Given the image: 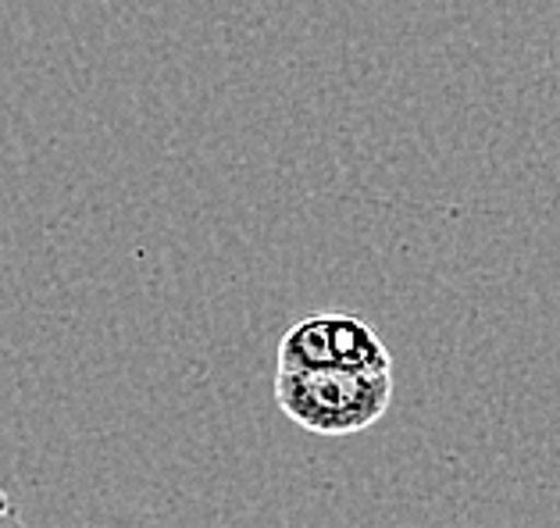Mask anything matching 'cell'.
<instances>
[{
    "instance_id": "1",
    "label": "cell",
    "mask_w": 560,
    "mask_h": 528,
    "mask_svg": "<svg viewBox=\"0 0 560 528\" xmlns=\"http://www.w3.org/2000/svg\"><path fill=\"white\" fill-rule=\"evenodd\" d=\"M393 400V372L307 368L276 372V403L314 436H353L372 429Z\"/></svg>"
},
{
    "instance_id": "3",
    "label": "cell",
    "mask_w": 560,
    "mask_h": 528,
    "mask_svg": "<svg viewBox=\"0 0 560 528\" xmlns=\"http://www.w3.org/2000/svg\"><path fill=\"white\" fill-rule=\"evenodd\" d=\"M307 368H332L329 315L300 318L279 343V372H307Z\"/></svg>"
},
{
    "instance_id": "2",
    "label": "cell",
    "mask_w": 560,
    "mask_h": 528,
    "mask_svg": "<svg viewBox=\"0 0 560 528\" xmlns=\"http://www.w3.org/2000/svg\"><path fill=\"white\" fill-rule=\"evenodd\" d=\"M332 368L350 372H393V357L382 336L358 315H329Z\"/></svg>"
}]
</instances>
